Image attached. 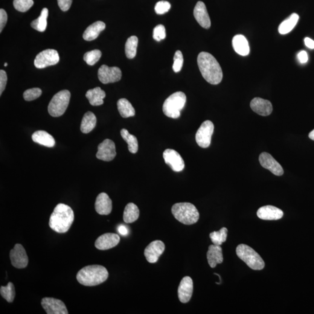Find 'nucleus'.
Returning a JSON list of instances; mask_svg holds the SVG:
<instances>
[{
    "instance_id": "obj_12",
    "label": "nucleus",
    "mask_w": 314,
    "mask_h": 314,
    "mask_svg": "<svg viewBox=\"0 0 314 314\" xmlns=\"http://www.w3.org/2000/svg\"><path fill=\"white\" fill-rule=\"evenodd\" d=\"M41 304L47 314H68L66 305L60 299L45 298L42 299Z\"/></svg>"
},
{
    "instance_id": "obj_23",
    "label": "nucleus",
    "mask_w": 314,
    "mask_h": 314,
    "mask_svg": "<svg viewBox=\"0 0 314 314\" xmlns=\"http://www.w3.org/2000/svg\"><path fill=\"white\" fill-rule=\"evenodd\" d=\"M208 263L212 268L217 266V264L222 263L223 261L222 249L220 246L212 244L208 247L207 254Z\"/></svg>"
},
{
    "instance_id": "obj_50",
    "label": "nucleus",
    "mask_w": 314,
    "mask_h": 314,
    "mask_svg": "<svg viewBox=\"0 0 314 314\" xmlns=\"http://www.w3.org/2000/svg\"><path fill=\"white\" fill-rule=\"evenodd\" d=\"M4 66H8V63H4Z\"/></svg>"
},
{
    "instance_id": "obj_20",
    "label": "nucleus",
    "mask_w": 314,
    "mask_h": 314,
    "mask_svg": "<svg viewBox=\"0 0 314 314\" xmlns=\"http://www.w3.org/2000/svg\"><path fill=\"white\" fill-rule=\"evenodd\" d=\"M250 107L253 111L261 116H268L272 113V105L268 100L256 97L253 98L250 103Z\"/></svg>"
},
{
    "instance_id": "obj_33",
    "label": "nucleus",
    "mask_w": 314,
    "mask_h": 314,
    "mask_svg": "<svg viewBox=\"0 0 314 314\" xmlns=\"http://www.w3.org/2000/svg\"><path fill=\"white\" fill-rule=\"evenodd\" d=\"M48 16V9L46 8H43L39 17L31 23V28L40 32L45 31L47 25V19Z\"/></svg>"
},
{
    "instance_id": "obj_15",
    "label": "nucleus",
    "mask_w": 314,
    "mask_h": 314,
    "mask_svg": "<svg viewBox=\"0 0 314 314\" xmlns=\"http://www.w3.org/2000/svg\"><path fill=\"white\" fill-rule=\"evenodd\" d=\"M165 249V244L161 240L152 241L144 250L145 258L150 263H156L158 260L160 256L164 252Z\"/></svg>"
},
{
    "instance_id": "obj_35",
    "label": "nucleus",
    "mask_w": 314,
    "mask_h": 314,
    "mask_svg": "<svg viewBox=\"0 0 314 314\" xmlns=\"http://www.w3.org/2000/svg\"><path fill=\"white\" fill-rule=\"evenodd\" d=\"M227 236H228V229L226 228H222L219 231L211 233L209 237L215 245L220 246L225 242Z\"/></svg>"
},
{
    "instance_id": "obj_21",
    "label": "nucleus",
    "mask_w": 314,
    "mask_h": 314,
    "mask_svg": "<svg viewBox=\"0 0 314 314\" xmlns=\"http://www.w3.org/2000/svg\"><path fill=\"white\" fill-rule=\"evenodd\" d=\"M257 214L258 217L263 220H278L283 216V212L281 209L272 205L262 206Z\"/></svg>"
},
{
    "instance_id": "obj_1",
    "label": "nucleus",
    "mask_w": 314,
    "mask_h": 314,
    "mask_svg": "<svg viewBox=\"0 0 314 314\" xmlns=\"http://www.w3.org/2000/svg\"><path fill=\"white\" fill-rule=\"evenodd\" d=\"M198 66L204 79L211 84L220 83L223 78L222 68L213 55L202 52L198 55Z\"/></svg>"
},
{
    "instance_id": "obj_7",
    "label": "nucleus",
    "mask_w": 314,
    "mask_h": 314,
    "mask_svg": "<svg viewBox=\"0 0 314 314\" xmlns=\"http://www.w3.org/2000/svg\"><path fill=\"white\" fill-rule=\"evenodd\" d=\"M71 93L67 90H61L52 97L48 107V111L53 117L63 115L68 107Z\"/></svg>"
},
{
    "instance_id": "obj_13",
    "label": "nucleus",
    "mask_w": 314,
    "mask_h": 314,
    "mask_svg": "<svg viewBox=\"0 0 314 314\" xmlns=\"http://www.w3.org/2000/svg\"><path fill=\"white\" fill-rule=\"evenodd\" d=\"M116 148L114 142L110 139H106L98 146L96 157L104 161H110L116 156Z\"/></svg>"
},
{
    "instance_id": "obj_42",
    "label": "nucleus",
    "mask_w": 314,
    "mask_h": 314,
    "mask_svg": "<svg viewBox=\"0 0 314 314\" xmlns=\"http://www.w3.org/2000/svg\"><path fill=\"white\" fill-rule=\"evenodd\" d=\"M171 5L170 2L166 1H160L155 6V11L157 14L163 15L170 11Z\"/></svg>"
},
{
    "instance_id": "obj_38",
    "label": "nucleus",
    "mask_w": 314,
    "mask_h": 314,
    "mask_svg": "<svg viewBox=\"0 0 314 314\" xmlns=\"http://www.w3.org/2000/svg\"><path fill=\"white\" fill-rule=\"evenodd\" d=\"M33 0H14L13 5L17 11L25 13L33 6Z\"/></svg>"
},
{
    "instance_id": "obj_8",
    "label": "nucleus",
    "mask_w": 314,
    "mask_h": 314,
    "mask_svg": "<svg viewBox=\"0 0 314 314\" xmlns=\"http://www.w3.org/2000/svg\"><path fill=\"white\" fill-rule=\"evenodd\" d=\"M60 61V56L57 50L47 49L37 55L34 61V66L38 69L56 65Z\"/></svg>"
},
{
    "instance_id": "obj_9",
    "label": "nucleus",
    "mask_w": 314,
    "mask_h": 314,
    "mask_svg": "<svg viewBox=\"0 0 314 314\" xmlns=\"http://www.w3.org/2000/svg\"><path fill=\"white\" fill-rule=\"evenodd\" d=\"M214 130V125L211 121L208 120L204 122L196 134L197 144L202 148H208L211 144Z\"/></svg>"
},
{
    "instance_id": "obj_19",
    "label": "nucleus",
    "mask_w": 314,
    "mask_h": 314,
    "mask_svg": "<svg viewBox=\"0 0 314 314\" xmlns=\"http://www.w3.org/2000/svg\"><path fill=\"white\" fill-rule=\"evenodd\" d=\"M193 14L195 19L202 27L206 29L210 28L211 20L204 3L198 1L195 6Z\"/></svg>"
},
{
    "instance_id": "obj_39",
    "label": "nucleus",
    "mask_w": 314,
    "mask_h": 314,
    "mask_svg": "<svg viewBox=\"0 0 314 314\" xmlns=\"http://www.w3.org/2000/svg\"><path fill=\"white\" fill-rule=\"evenodd\" d=\"M42 94V91L40 89L32 88L26 90L23 93V98L26 101H33L39 98Z\"/></svg>"
},
{
    "instance_id": "obj_30",
    "label": "nucleus",
    "mask_w": 314,
    "mask_h": 314,
    "mask_svg": "<svg viewBox=\"0 0 314 314\" xmlns=\"http://www.w3.org/2000/svg\"><path fill=\"white\" fill-rule=\"evenodd\" d=\"M118 110L122 117L127 118L135 115V110L132 105L126 98H121L117 103Z\"/></svg>"
},
{
    "instance_id": "obj_40",
    "label": "nucleus",
    "mask_w": 314,
    "mask_h": 314,
    "mask_svg": "<svg viewBox=\"0 0 314 314\" xmlns=\"http://www.w3.org/2000/svg\"><path fill=\"white\" fill-rule=\"evenodd\" d=\"M173 70L174 72L181 71L183 65V57L182 52L179 50L176 51L173 58Z\"/></svg>"
},
{
    "instance_id": "obj_36",
    "label": "nucleus",
    "mask_w": 314,
    "mask_h": 314,
    "mask_svg": "<svg viewBox=\"0 0 314 314\" xmlns=\"http://www.w3.org/2000/svg\"><path fill=\"white\" fill-rule=\"evenodd\" d=\"M0 294L7 302H13L15 297H16V289H15L13 283L9 282L7 286H1V288H0Z\"/></svg>"
},
{
    "instance_id": "obj_37",
    "label": "nucleus",
    "mask_w": 314,
    "mask_h": 314,
    "mask_svg": "<svg viewBox=\"0 0 314 314\" xmlns=\"http://www.w3.org/2000/svg\"><path fill=\"white\" fill-rule=\"evenodd\" d=\"M101 52L99 49H94L91 51L86 52L84 55L83 59L89 65H94L97 63L101 57Z\"/></svg>"
},
{
    "instance_id": "obj_6",
    "label": "nucleus",
    "mask_w": 314,
    "mask_h": 314,
    "mask_svg": "<svg viewBox=\"0 0 314 314\" xmlns=\"http://www.w3.org/2000/svg\"><path fill=\"white\" fill-rule=\"evenodd\" d=\"M236 254L250 268L261 270L265 267L263 259L251 247L241 244L236 248Z\"/></svg>"
},
{
    "instance_id": "obj_47",
    "label": "nucleus",
    "mask_w": 314,
    "mask_h": 314,
    "mask_svg": "<svg viewBox=\"0 0 314 314\" xmlns=\"http://www.w3.org/2000/svg\"><path fill=\"white\" fill-rule=\"evenodd\" d=\"M304 43L305 46L310 49H314V41L309 37L305 38Z\"/></svg>"
},
{
    "instance_id": "obj_44",
    "label": "nucleus",
    "mask_w": 314,
    "mask_h": 314,
    "mask_svg": "<svg viewBox=\"0 0 314 314\" xmlns=\"http://www.w3.org/2000/svg\"><path fill=\"white\" fill-rule=\"evenodd\" d=\"M57 1L61 10L65 12L71 8L73 0H57Z\"/></svg>"
},
{
    "instance_id": "obj_5",
    "label": "nucleus",
    "mask_w": 314,
    "mask_h": 314,
    "mask_svg": "<svg viewBox=\"0 0 314 314\" xmlns=\"http://www.w3.org/2000/svg\"><path fill=\"white\" fill-rule=\"evenodd\" d=\"M186 102V96L184 93H174L166 99L163 104V112L169 118H178L180 116V111L185 107Z\"/></svg>"
},
{
    "instance_id": "obj_46",
    "label": "nucleus",
    "mask_w": 314,
    "mask_h": 314,
    "mask_svg": "<svg viewBox=\"0 0 314 314\" xmlns=\"http://www.w3.org/2000/svg\"><path fill=\"white\" fill-rule=\"evenodd\" d=\"M298 59L301 63H307L308 60V54L306 51H301L298 54Z\"/></svg>"
},
{
    "instance_id": "obj_16",
    "label": "nucleus",
    "mask_w": 314,
    "mask_h": 314,
    "mask_svg": "<svg viewBox=\"0 0 314 314\" xmlns=\"http://www.w3.org/2000/svg\"><path fill=\"white\" fill-rule=\"evenodd\" d=\"M259 161L262 167L268 170L275 175L282 176L283 174L284 171L282 166L269 153H261L259 157Z\"/></svg>"
},
{
    "instance_id": "obj_25",
    "label": "nucleus",
    "mask_w": 314,
    "mask_h": 314,
    "mask_svg": "<svg viewBox=\"0 0 314 314\" xmlns=\"http://www.w3.org/2000/svg\"><path fill=\"white\" fill-rule=\"evenodd\" d=\"M105 23L102 21H97L90 25L84 31L83 37L86 41H92L97 39L102 31L106 29Z\"/></svg>"
},
{
    "instance_id": "obj_3",
    "label": "nucleus",
    "mask_w": 314,
    "mask_h": 314,
    "mask_svg": "<svg viewBox=\"0 0 314 314\" xmlns=\"http://www.w3.org/2000/svg\"><path fill=\"white\" fill-rule=\"evenodd\" d=\"M109 278V272L103 266L92 265L83 267L77 275L78 283L86 286H94L103 283Z\"/></svg>"
},
{
    "instance_id": "obj_4",
    "label": "nucleus",
    "mask_w": 314,
    "mask_h": 314,
    "mask_svg": "<svg viewBox=\"0 0 314 314\" xmlns=\"http://www.w3.org/2000/svg\"><path fill=\"white\" fill-rule=\"evenodd\" d=\"M172 213L175 219L187 225L196 223L200 217L196 206L189 203L175 204L172 207Z\"/></svg>"
},
{
    "instance_id": "obj_43",
    "label": "nucleus",
    "mask_w": 314,
    "mask_h": 314,
    "mask_svg": "<svg viewBox=\"0 0 314 314\" xmlns=\"http://www.w3.org/2000/svg\"><path fill=\"white\" fill-rule=\"evenodd\" d=\"M7 82V75L4 70L0 71V95H1L5 89L6 84Z\"/></svg>"
},
{
    "instance_id": "obj_22",
    "label": "nucleus",
    "mask_w": 314,
    "mask_h": 314,
    "mask_svg": "<svg viewBox=\"0 0 314 314\" xmlns=\"http://www.w3.org/2000/svg\"><path fill=\"white\" fill-rule=\"evenodd\" d=\"M95 209L98 214L109 215L112 211V200L106 193L98 194L95 203Z\"/></svg>"
},
{
    "instance_id": "obj_10",
    "label": "nucleus",
    "mask_w": 314,
    "mask_h": 314,
    "mask_svg": "<svg viewBox=\"0 0 314 314\" xmlns=\"http://www.w3.org/2000/svg\"><path fill=\"white\" fill-rule=\"evenodd\" d=\"M98 77L102 83H115L121 79L122 72L118 67L103 65L98 69Z\"/></svg>"
},
{
    "instance_id": "obj_28",
    "label": "nucleus",
    "mask_w": 314,
    "mask_h": 314,
    "mask_svg": "<svg viewBox=\"0 0 314 314\" xmlns=\"http://www.w3.org/2000/svg\"><path fill=\"white\" fill-rule=\"evenodd\" d=\"M96 123H97V118L94 113L90 111L86 112L81 121V132L84 134L90 133L94 129Z\"/></svg>"
},
{
    "instance_id": "obj_49",
    "label": "nucleus",
    "mask_w": 314,
    "mask_h": 314,
    "mask_svg": "<svg viewBox=\"0 0 314 314\" xmlns=\"http://www.w3.org/2000/svg\"><path fill=\"white\" fill-rule=\"evenodd\" d=\"M309 136L310 139L314 141V129L313 131H311L309 134V136Z\"/></svg>"
},
{
    "instance_id": "obj_41",
    "label": "nucleus",
    "mask_w": 314,
    "mask_h": 314,
    "mask_svg": "<svg viewBox=\"0 0 314 314\" xmlns=\"http://www.w3.org/2000/svg\"><path fill=\"white\" fill-rule=\"evenodd\" d=\"M166 36L167 35H166V30L164 25H158L154 29L153 38L157 42L165 39Z\"/></svg>"
},
{
    "instance_id": "obj_24",
    "label": "nucleus",
    "mask_w": 314,
    "mask_h": 314,
    "mask_svg": "<svg viewBox=\"0 0 314 314\" xmlns=\"http://www.w3.org/2000/svg\"><path fill=\"white\" fill-rule=\"evenodd\" d=\"M235 51L241 56H246L250 53V46L246 38L241 34L236 35L232 40Z\"/></svg>"
},
{
    "instance_id": "obj_34",
    "label": "nucleus",
    "mask_w": 314,
    "mask_h": 314,
    "mask_svg": "<svg viewBox=\"0 0 314 314\" xmlns=\"http://www.w3.org/2000/svg\"><path fill=\"white\" fill-rule=\"evenodd\" d=\"M138 42V38L135 36L128 38L125 44V54L127 58L132 59L136 57Z\"/></svg>"
},
{
    "instance_id": "obj_11",
    "label": "nucleus",
    "mask_w": 314,
    "mask_h": 314,
    "mask_svg": "<svg viewBox=\"0 0 314 314\" xmlns=\"http://www.w3.org/2000/svg\"><path fill=\"white\" fill-rule=\"evenodd\" d=\"M10 260L12 265L17 269L25 268L27 267L29 259L24 247L20 244L15 245L10 251Z\"/></svg>"
},
{
    "instance_id": "obj_29",
    "label": "nucleus",
    "mask_w": 314,
    "mask_h": 314,
    "mask_svg": "<svg viewBox=\"0 0 314 314\" xmlns=\"http://www.w3.org/2000/svg\"><path fill=\"white\" fill-rule=\"evenodd\" d=\"M299 16L298 14L293 13L279 25L278 31L281 34L289 33L295 27L298 22Z\"/></svg>"
},
{
    "instance_id": "obj_27",
    "label": "nucleus",
    "mask_w": 314,
    "mask_h": 314,
    "mask_svg": "<svg viewBox=\"0 0 314 314\" xmlns=\"http://www.w3.org/2000/svg\"><path fill=\"white\" fill-rule=\"evenodd\" d=\"M106 96V93L99 87L88 90L86 94V98L93 106H98L103 104V100Z\"/></svg>"
},
{
    "instance_id": "obj_45",
    "label": "nucleus",
    "mask_w": 314,
    "mask_h": 314,
    "mask_svg": "<svg viewBox=\"0 0 314 314\" xmlns=\"http://www.w3.org/2000/svg\"><path fill=\"white\" fill-rule=\"evenodd\" d=\"M8 19L7 14L4 9L0 10V32H2L5 27Z\"/></svg>"
},
{
    "instance_id": "obj_26",
    "label": "nucleus",
    "mask_w": 314,
    "mask_h": 314,
    "mask_svg": "<svg viewBox=\"0 0 314 314\" xmlns=\"http://www.w3.org/2000/svg\"><path fill=\"white\" fill-rule=\"evenodd\" d=\"M32 140L36 143L47 147H53L55 144V140L50 134L44 130H38L31 136Z\"/></svg>"
},
{
    "instance_id": "obj_31",
    "label": "nucleus",
    "mask_w": 314,
    "mask_h": 314,
    "mask_svg": "<svg viewBox=\"0 0 314 314\" xmlns=\"http://www.w3.org/2000/svg\"><path fill=\"white\" fill-rule=\"evenodd\" d=\"M139 209L135 204H127L124 212V220L127 223L135 222L139 217Z\"/></svg>"
},
{
    "instance_id": "obj_2",
    "label": "nucleus",
    "mask_w": 314,
    "mask_h": 314,
    "mask_svg": "<svg viewBox=\"0 0 314 314\" xmlns=\"http://www.w3.org/2000/svg\"><path fill=\"white\" fill-rule=\"evenodd\" d=\"M74 220V212L69 206L58 204L49 218V226L58 234L69 231Z\"/></svg>"
},
{
    "instance_id": "obj_48",
    "label": "nucleus",
    "mask_w": 314,
    "mask_h": 314,
    "mask_svg": "<svg viewBox=\"0 0 314 314\" xmlns=\"http://www.w3.org/2000/svg\"><path fill=\"white\" fill-rule=\"evenodd\" d=\"M119 234L123 236H126L128 234V230L126 226L124 225H120L118 227V229Z\"/></svg>"
},
{
    "instance_id": "obj_32",
    "label": "nucleus",
    "mask_w": 314,
    "mask_h": 314,
    "mask_svg": "<svg viewBox=\"0 0 314 314\" xmlns=\"http://www.w3.org/2000/svg\"><path fill=\"white\" fill-rule=\"evenodd\" d=\"M122 138L127 142L128 149L131 153L136 154L139 149L138 139L134 135H131L126 129H122L121 130Z\"/></svg>"
},
{
    "instance_id": "obj_14",
    "label": "nucleus",
    "mask_w": 314,
    "mask_h": 314,
    "mask_svg": "<svg viewBox=\"0 0 314 314\" xmlns=\"http://www.w3.org/2000/svg\"><path fill=\"white\" fill-rule=\"evenodd\" d=\"M166 164L174 172H180L185 168V162L180 154L173 149H167L163 153Z\"/></svg>"
},
{
    "instance_id": "obj_18",
    "label": "nucleus",
    "mask_w": 314,
    "mask_h": 314,
    "mask_svg": "<svg viewBox=\"0 0 314 314\" xmlns=\"http://www.w3.org/2000/svg\"><path fill=\"white\" fill-rule=\"evenodd\" d=\"M193 292V280L189 276L182 279L178 287V298L182 303H187L190 300Z\"/></svg>"
},
{
    "instance_id": "obj_17",
    "label": "nucleus",
    "mask_w": 314,
    "mask_h": 314,
    "mask_svg": "<svg viewBox=\"0 0 314 314\" xmlns=\"http://www.w3.org/2000/svg\"><path fill=\"white\" fill-rule=\"evenodd\" d=\"M120 241L119 235L112 233H107L98 237L95 240L96 248L100 250H107L118 245Z\"/></svg>"
}]
</instances>
